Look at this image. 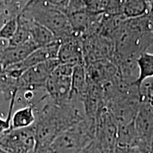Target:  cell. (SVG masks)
I'll return each instance as SVG.
<instances>
[{"instance_id":"9","label":"cell","mask_w":153,"mask_h":153,"mask_svg":"<svg viewBox=\"0 0 153 153\" xmlns=\"http://www.w3.org/2000/svg\"><path fill=\"white\" fill-rule=\"evenodd\" d=\"M135 126L139 137L138 150L140 153H148L153 142V113L142 103L135 119Z\"/></svg>"},{"instance_id":"8","label":"cell","mask_w":153,"mask_h":153,"mask_svg":"<svg viewBox=\"0 0 153 153\" xmlns=\"http://www.w3.org/2000/svg\"><path fill=\"white\" fill-rule=\"evenodd\" d=\"M60 64L58 59H53L28 68L18 79V86L45 87L51 74Z\"/></svg>"},{"instance_id":"18","label":"cell","mask_w":153,"mask_h":153,"mask_svg":"<svg viewBox=\"0 0 153 153\" xmlns=\"http://www.w3.org/2000/svg\"><path fill=\"white\" fill-rule=\"evenodd\" d=\"M31 41L27 20L23 15L17 16V27L14 36L9 41L10 46L21 45Z\"/></svg>"},{"instance_id":"5","label":"cell","mask_w":153,"mask_h":153,"mask_svg":"<svg viewBox=\"0 0 153 153\" xmlns=\"http://www.w3.org/2000/svg\"><path fill=\"white\" fill-rule=\"evenodd\" d=\"M35 126L10 129L0 135V148L9 153H35Z\"/></svg>"},{"instance_id":"23","label":"cell","mask_w":153,"mask_h":153,"mask_svg":"<svg viewBox=\"0 0 153 153\" xmlns=\"http://www.w3.org/2000/svg\"><path fill=\"white\" fill-rule=\"evenodd\" d=\"M11 118H4L0 116V135L11 129Z\"/></svg>"},{"instance_id":"21","label":"cell","mask_w":153,"mask_h":153,"mask_svg":"<svg viewBox=\"0 0 153 153\" xmlns=\"http://www.w3.org/2000/svg\"><path fill=\"white\" fill-rule=\"evenodd\" d=\"M16 86H18V80L4 70L0 72V91L12 89Z\"/></svg>"},{"instance_id":"3","label":"cell","mask_w":153,"mask_h":153,"mask_svg":"<svg viewBox=\"0 0 153 153\" xmlns=\"http://www.w3.org/2000/svg\"><path fill=\"white\" fill-rule=\"evenodd\" d=\"M22 15L45 26L61 43L74 36L68 14L48 2L45 8L32 9L28 14Z\"/></svg>"},{"instance_id":"20","label":"cell","mask_w":153,"mask_h":153,"mask_svg":"<svg viewBox=\"0 0 153 153\" xmlns=\"http://www.w3.org/2000/svg\"><path fill=\"white\" fill-rule=\"evenodd\" d=\"M17 27V17L7 21L0 28V38L10 40L13 38Z\"/></svg>"},{"instance_id":"25","label":"cell","mask_w":153,"mask_h":153,"mask_svg":"<svg viewBox=\"0 0 153 153\" xmlns=\"http://www.w3.org/2000/svg\"><path fill=\"white\" fill-rule=\"evenodd\" d=\"M80 153H102L100 149L98 147L97 143H95V141L94 140L92 143H91L89 146L87 147L85 150Z\"/></svg>"},{"instance_id":"6","label":"cell","mask_w":153,"mask_h":153,"mask_svg":"<svg viewBox=\"0 0 153 153\" xmlns=\"http://www.w3.org/2000/svg\"><path fill=\"white\" fill-rule=\"evenodd\" d=\"M94 141L102 153H111L118 145V125L106 107L96 117Z\"/></svg>"},{"instance_id":"27","label":"cell","mask_w":153,"mask_h":153,"mask_svg":"<svg viewBox=\"0 0 153 153\" xmlns=\"http://www.w3.org/2000/svg\"><path fill=\"white\" fill-rule=\"evenodd\" d=\"M3 53H4V51H2V50L0 49V61H1V57H2Z\"/></svg>"},{"instance_id":"26","label":"cell","mask_w":153,"mask_h":153,"mask_svg":"<svg viewBox=\"0 0 153 153\" xmlns=\"http://www.w3.org/2000/svg\"><path fill=\"white\" fill-rule=\"evenodd\" d=\"M148 153H153V142L152 144H151L150 148H149V150Z\"/></svg>"},{"instance_id":"19","label":"cell","mask_w":153,"mask_h":153,"mask_svg":"<svg viewBox=\"0 0 153 153\" xmlns=\"http://www.w3.org/2000/svg\"><path fill=\"white\" fill-rule=\"evenodd\" d=\"M125 0H106L104 14L109 16H123Z\"/></svg>"},{"instance_id":"12","label":"cell","mask_w":153,"mask_h":153,"mask_svg":"<svg viewBox=\"0 0 153 153\" xmlns=\"http://www.w3.org/2000/svg\"><path fill=\"white\" fill-rule=\"evenodd\" d=\"M26 19L27 20L28 27L29 29L31 41L38 48L44 46V45L57 41L52 32L50 31L45 26H42L41 24H38L31 19Z\"/></svg>"},{"instance_id":"24","label":"cell","mask_w":153,"mask_h":153,"mask_svg":"<svg viewBox=\"0 0 153 153\" xmlns=\"http://www.w3.org/2000/svg\"><path fill=\"white\" fill-rule=\"evenodd\" d=\"M111 153H140V152L138 148H126V147H120L117 145V147L112 151Z\"/></svg>"},{"instance_id":"4","label":"cell","mask_w":153,"mask_h":153,"mask_svg":"<svg viewBox=\"0 0 153 153\" xmlns=\"http://www.w3.org/2000/svg\"><path fill=\"white\" fill-rule=\"evenodd\" d=\"M74 68L69 65L60 64L45 84V87L49 97L58 106L70 100Z\"/></svg>"},{"instance_id":"10","label":"cell","mask_w":153,"mask_h":153,"mask_svg":"<svg viewBox=\"0 0 153 153\" xmlns=\"http://www.w3.org/2000/svg\"><path fill=\"white\" fill-rule=\"evenodd\" d=\"M57 59L60 64L73 67L85 65L82 38L74 35L63 41L59 49Z\"/></svg>"},{"instance_id":"11","label":"cell","mask_w":153,"mask_h":153,"mask_svg":"<svg viewBox=\"0 0 153 153\" xmlns=\"http://www.w3.org/2000/svg\"><path fill=\"white\" fill-rule=\"evenodd\" d=\"M38 47L32 41L14 46L9 45L3 53L1 57V62L4 69L24 61Z\"/></svg>"},{"instance_id":"14","label":"cell","mask_w":153,"mask_h":153,"mask_svg":"<svg viewBox=\"0 0 153 153\" xmlns=\"http://www.w3.org/2000/svg\"><path fill=\"white\" fill-rule=\"evenodd\" d=\"M139 137L135 126L131 123L118 126V145L126 148H138Z\"/></svg>"},{"instance_id":"22","label":"cell","mask_w":153,"mask_h":153,"mask_svg":"<svg viewBox=\"0 0 153 153\" xmlns=\"http://www.w3.org/2000/svg\"><path fill=\"white\" fill-rule=\"evenodd\" d=\"M46 2L64 11L67 14V9L70 0H46Z\"/></svg>"},{"instance_id":"13","label":"cell","mask_w":153,"mask_h":153,"mask_svg":"<svg viewBox=\"0 0 153 153\" xmlns=\"http://www.w3.org/2000/svg\"><path fill=\"white\" fill-rule=\"evenodd\" d=\"M152 9L150 0H125L123 16L126 19L140 18L150 14Z\"/></svg>"},{"instance_id":"17","label":"cell","mask_w":153,"mask_h":153,"mask_svg":"<svg viewBox=\"0 0 153 153\" xmlns=\"http://www.w3.org/2000/svg\"><path fill=\"white\" fill-rule=\"evenodd\" d=\"M138 76L134 85L140 89L141 85L147 79L153 78V53H143L137 60Z\"/></svg>"},{"instance_id":"2","label":"cell","mask_w":153,"mask_h":153,"mask_svg":"<svg viewBox=\"0 0 153 153\" xmlns=\"http://www.w3.org/2000/svg\"><path fill=\"white\" fill-rule=\"evenodd\" d=\"M96 119L86 117L57 136L45 153H80L94 140Z\"/></svg>"},{"instance_id":"16","label":"cell","mask_w":153,"mask_h":153,"mask_svg":"<svg viewBox=\"0 0 153 153\" xmlns=\"http://www.w3.org/2000/svg\"><path fill=\"white\" fill-rule=\"evenodd\" d=\"M36 116L32 106H26L14 111L11 119V129L25 128L34 125Z\"/></svg>"},{"instance_id":"1","label":"cell","mask_w":153,"mask_h":153,"mask_svg":"<svg viewBox=\"0 0 153 153\" xmlns=\"http://www.w3.org/2000/svg\"><path fill=\"white\" fill-rule=\"evenodd\" d=\"M153 45V28L149 16L125 19L114 39L113 60H135Z\"/></svg>"},{"instance_id":"15","label":"cell","mask_w":153,"mask_h":153,"mask_svg":"<svg viewBox=\"0 0 153 153\" xmlns=\"http://www.w3.org/2000/svg\"><path fill=\"white\" fill-rule=\"evenodd\" d=\"M88 87L85 65H79L74 68L72 82V97H76L83 100Z\"/></svg>"},{"instance_id":"7","label":"cell","mask_w":153,"mask_h":153,"mask_svg":"<svg viewBox=\"0 0 153 153\" xmlns=\"http://www.w3.org/2000/svg\"><path fill=\"white\" fill-rule=\"evenodd\" d=\"M60 45L61 42L57 40L53 43L38 48L24 61L7 67L4 70L8 72L13 78L18 80L28 68L45 61L57 59Z\"/></svg>"}]
</instances>
